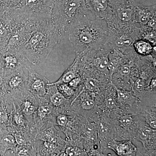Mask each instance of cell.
Listing matches in <instances>:
<instances>
[{
  "label": "cell",
  "instance_id": "obj_13",
  "mask_svg": "<svg viewBox=\"0 0 156 156\" xmlns=\"http://www.w3.org/2000/svg\"><path fill=\"white\" fill-rule=\"evenodd\" d=\"M13 100L15 105L26 118L30 127H35L33 117L41 103L39 98L33 95L26 88Z\"/></svg>",
  "mask_w": 156,
  "mask_h": 156
},
{
  "label": "cell",
  "instance_id": "obj_36",
  "mask_svg": "<svg viewBox=\"0 0 156 156\" xmlns=\"http://www.w3.org/2000/svg\"><path fill=\"white\" fill-rule=\"evenodd\" d=\"M15 156H36V154L31 145H17L15 148Z\"/></svg>",
  "mask_w": 156,
  "mask_h": 156
},
{
  "label": "cell",
  "instance_id": "obj_29",
  "mask_svg": "<svg viewBox=\"0 0 156 156\" xmlns=\"http://www.w3.org/2000/svg\"><path fill=\"white\" fill-rule=\"evenodd\" d=\"M126 59V55L120 50L112 49L109 50L108 70L110 76L111 80L114 73L125 62Z\"/></svg>",
  "mask_w": 156,
  "mask_h": 156
},
{
  "label": "cell",
  "instance_id": "obj_21",
  "mask_svg": "<svg viewBox=\"0 0 156 156\" xmlns=\"http://www.w3.org/2000/svg\"><path fill=\"white\" fill-rule=\"evenodd\" d=\"M116 92L117 101L120 108L125 111L135 114V108L140 101L139 98L134 95L132 91L117 89Z\"/></svg>",
  "mask_w": 156,
  "mask_h": 156
},
{
  "label": "cell",
  "instance_id": "obj_24",
  "mask_svg": "<svg viewBox=\"0 0 156 156\" xmlns=\"http://www.w3.org/2000/svg\"><path fill=\"white\" fill-rule=\"evenodd\" d=\"M107 148L113 151L118 156H134L137 154V147L131 140H112L108 144Z\"/></svg>",
  "mask_w": 156,
  "mask_h": 156
},
{
  "label": "cell",
  "instance_id": "obj_30",
  "mask_svg": "<svg viewBox=\"0 0 156 156\" xmlns=\"http://www.w3.org/2000/svg\"><path fill=\"white\" fill-rule=\"evenodd\" d=\"M17 145L13 134L6 129H0V156H5L7 151L14 150Z\"/></svg>",
  "mask_w": 156,
  "mask_h": 156
},
{
  "label": "cell",
  "instance_id": "obj_17",
  "mask_svg": "<svg viewBox=\"0 0 156 156\" xmlns=\"http://www.w3.org/2000/svg\"><path fill=\"white\" fill-rule=\"evenodd\" d=\"M0 64L5 76L20 68L30 66L26 59L15 50H7L1 53Z\"/></svg>",
  "mask_w": 156,
  "mask_h": 156
},
{
  "label": "cell",
  "instance_id": "obj_39",
  "mask_svg": "<svg viewBox=\"0 0 156 156\" xmlns=\"http://www.w3.org/2000/svg\"><path fill=\"white\" fill-rule=\"evenodd\" d=\"M1 55V54H0ZM0 67H1V64H0Z\"/></svg>",
  "mask_w": 156,
  "mask_h": 156
},
{
  "label": "cell",
  "instance_id": "obj_18",
  "mask_svg": "<svg viewBox=\"0 0 156 156\" xmlns=\"http://www.w3.org/2000/svg\"><path fill=\"white\" fill-rule=\"evenodd\" d=\"M50 81L39 74L31 66L28 68V80L26 87L31 93L39 98L47 94Z\"/></svg>",
  "mask_w": 156,
  "mask_h": 156
},
{
  "label": "cell",
  "instance_id": "obj_34",
  "mask_svg": "<svg viewBox=\"0 0 156 156\" xmlns=\"http://www.w3.org/2000/svg\"><path fill=\"white\" fill-rule=\"evenodd\" d=\"M56 86L58 91L65 98L71 101V102L78 95L75 91L70 87L67 83L59 84Z\"/></svg>",
  "mask_w": 156,
  "mask_h": 156
},
{
  "label": "cell",
  "instance_id": "obj_10",
  "mask_svg": "<svg viewBox=\"0 0 156 156\" xmlns=\"http://www.w3.org/2000/svg\"><path fill=\"white\" fill-rule=\"evenodd\" d=\"M109 114L115 122V140H132L137 128V115L127 112L120 108Z\"/></svg>",
  "mask_w": 156,
  "mask_h": 156
},
{
  "label": "cell",
  "instance_id": "obj_9",
  "mask_svg": "<svg viewBox=\"0 0 156 156\" xmlns=\"http://www.w3.org/2000/svg\"><path fill=\"white\" fill-rule=\"evenodd\" d=\"M137 120V128L131 140L132 142H140L142 145L137 153L139 152L141 156H156V129L150 127L144 118L138 115Z\"/></svg>",
  "mask_w": 156,
  "mask_h": 156
},
{
  "label": "cell",
  "instance_id": "obj_14",
  "mask_svg": "<svg viewBox=\"0 0 156 156\" xmlns=\"http://www.w3.org/2000/svg\"><path fill=\"white\" fill-rule=\"evenodd\" d=\"M28 67H21L5 76V82L8 92L14 98L19 96L26 89L25 83L28 80Z\"/></svg>",
  "mask_w": 156,
  "mask_h": 156
},
{
  "label": "cell",
  "instance_id": "obj_2",
  "mask_svg": "<svg viewBox=\"0 0 156 156\" xmlns=\"http://www.w3.org/2000/svg\"><path fill=\"white\" fill-rule=\"evenodd\" d=\"M108 27L104 19H88L87 16L76 20L68 28L70 41L76 54L90 49L104 47L107 38Z\"/></svg>",
  "mask_w": 156,
  "mask_h": 156
},
{
  "label": "cell",
  "instance_id": "obj_1",
  "mask_svg": "<svg viewBox=\"0 0 156 156\" xmlns=\"http://www.w3.org/2000/svg\"><path fill=\"white\" fill-rule=\"evenodd\" d=\"M63 37L51 19L37 23L25 43L17 50L29 64L38 65L46 61Z\"/></svg>",
  "mask_w": 156,
  "mask_h": 156
},
{
  "label": "cell",
  "instance_id": "obj_12",
  "mask_svg": "<svg viewBox=\"0 0 156 156\" xmlns=\"http://www.w3.org/2000/svg\"><path fill=\"white\" fill-rule=\"evenodd\" d=\"M96 124L98 141L105 152L107 149L108 142L116 139V132L114 121L109 113L102 112Z\"/></svg>",
  "mask_w": 156,
  "mask_h": 156
},
{
  "label": "cell",
  "instance_id": "obj_23",
  "mask_svg": "<svg viewBox=\"0 0 156 156\" xmlns=\"http://www.w3.org/2000/svg\"><path fill=\"white\" fill-rule=\"evenodd\" d=\"M39 130L36 136V139L51 143L66 145L65 140L61 137L60 131H57L54 124H49L45 125Z\"/></svg>",
  "mask_w": 156,
  "mask_h": 156
},
{
  "label": "cell",
  "instance_id": "obj_26",
  "mask_svg": "<svg viewBox=\"0 0 156 156\" xmlns=\"http://www.w3.org/2000/svg\"><path fill=\"white\" fill-rule=\"evenodd\" d=\"M135 112L143 117L150 127L156 129V105L148 106L141 103L140 101L135 108Z\"/></svg>",
  "mask_w": 156,
  "mask_h": 156
},
{
  "label": "cell",
  "instance_id": "obj_15",
  "mask_svg": "<svg viewBox=\"0 0 156 156\" xmlns=\"http://www.w3.org/2000/svg\"><path fill=\"white\" fill-rule=\"evenodd\" d=\"M116 89L110 82L96 95V103L101 111L111 113L119 109L117 101Z\"/></svg>",
  "mask_w": 156,
  "mask_h": 156
},
{
  "label": "cell",
  "instance_id": "obj_35",
  "mask_svg": "<svg viewBox=\"0 0 156 156\" xmlns=\"http://www.w3.org/2000/svg\"><path fill=\"white\" fill-rule=\"evenodd\" d=\"M11 113L0 105V129H7L11 125Z\"/></svg>",
  "mask_w": 156,
  "mask_h": 156
},
{
  "label": "cell",
  "instance_id": "obj_37",
  "mask_svg": "<svg viewBox=\"0 0 156 156\" xmlns=\"http://www.w3.org/2000/svg\"><path fill=\"white\" fill-rule=\"evenodd\" d=\"M67 84L75 91L78 95L84 88L83 80L81 76L74 78Z\"/></svg>",
  "mask_w": 156,
  "mask_h": 156
},
{
  "label": "cell",
  "instance_id": "obj_11",
  "mask_svg": "<svg viewBox=\"0 0 156 156\" xmlns=\"http://www.w3.org/2000/svg\"><path fill=\"white\" fill-rule=\"evenodd\" d=\"M81 140L88 156H105L99 144L96 123L82 120L80 131L77 136Z\"/></svg>",
  "mask_w": 156,
  "mask_h": 156
},
{
  "label": "cell",
  "instance_id": "obj_32",
  "mask_svg": "<svg viewBox=\"0 0 156 156\" xmlns=\"http://www.w3.org/2000/svg\"><path fill=\"white\" fill-rule=\"evenodd\" d=\"M140 29V39L147 41L156 46V30L147 26H142Z\"/></svg>",
  "mask_w": 156,
  "mask_h": 156
},
{
  "label": "cell",
  "instance_id": "obj_28",
  "mask_svg": "<svg viewBox=\"0 0 156 156\" xmlns=\"http://www.w3.org/2000/svg\"><path fill=\"white\" fill-rule=\"evenodd\" d=\"M64 152L61 156H88L81 140L76 136L73 139H66Z\"/></svg>",
  "mask_w": 156,
  "mask_h": 156
},
{
  "label": "cell",
  "instance_id": "obj_7",
  "mask_svg": "<svg viewBox=\"0 0 156 156\" xmlns=\"http://www.w3.org/2000/svg\"><path fill=\"white\" fill-rule=\"evenodd\" d=\"M136 0H109L111 16L108 27H118L135 23Z\"/></svg>",
  "mask_w": 156,
  "mask_h": 156
},
{
  "label": "cell",
  "instance_id": "obj_38",
  "mask_svg": "<svg viewBox=\"0 0 156 156\" xmlns=\"http://www.w3.org/2000/svg\"><path fill=\"white\" fill-rule=\"evenodd\" d=\"M149 27L156 30V17H153L148 22L147 25Z\"/></svg>",
  "mask_w": 156,
  "mask_h": 156
},
{
  "label": "cell",
  "instance_id": "obj_16",
  "mask_svg": "<svg viewBox=\"0 0 156 156\" xmlns=\"http://www.w3.org/2000/svg\"><path fill=\"white\" fill-rule=\"evenodd\" d=\"M58 113V110L50 104L41 102L33 117L35 127L39 131L49 123L56 126V117Z\"/></svg>",
  "mask_w": 156,
  "mask_h": 156
},
{
  "label": "cell",
  "instance_id": "obj_3",
  "mask_svg": "<svg viewBox=\"0 0 156 156\" xmlns=\"http://www.w3.org/2000/svg\"><path fill=\"white\" fill-rule=\"evenodd\" d=\"M88 11L85 0H55L51 22L63 37L70 25L79 17L87 16Z\"/></svg>",
  "mask_w": 156,
  "mask_h": 156
},
{
  "label": "cell",
  "instance_id": "obj_22",
  "mask_svg": "<svg viewBox=\"0 0 156 156\" xmlns=\"http://www.w3.org/2000/svg\"><path fill=\"white\" fill-rule=\"evenodd\" d=\"M88 11H91L96 18L104 19L107 21L111 16L109 0H85Z\"/></svg>",
  "mask_w": 156,
  "mask_h": 156
},
{
  "label": "cell",
  "instance_id": "obj_5",
  "mask_svg": "<svg viewBox=\"0 0 156 156\" xmlns=\"http://www.w3.org/2000/svg\"><path fill=\"white\" fill-rule=\"evenodd\" d=\"M108 27L105 46L109 51L118 49L124 53L126 50L133 47L134 42L140 39V29L134 24Z\"/></svg>",
  "mask_w": 156,
  "mask_h": 156
},
{
  "label": "cell",
  "instance_id": "obj_27",
  "mask_svg": "<svg viewBox=\"0 0 156 156\" xmlns=\"http://www.w3.org/2000/svg\"><path fill=\"white\" fill-rule=\"evenodd\" d=\"M80 76V67L79 59L76 56L71 65L65 71L62 75L56 82L51 83L49 85H57L68 83L74 78Z\"/></svg>",
  "mask_w": 156,
  "mask_h": 156
},
{
  "label": "cell",
  "instance_id": "obj_19",
  "mask_svg": "<svg viewBox=\"0 0 156 156\" xmlns=\"http://www.w3.org/2000/svg\"><path fill=\"white\" fill-rule=\"evenodd\" d=\"M40 99L41 103L46 102L51 104L62 112L66 113L70 106L71 101L66 99L58 91L56 85H49L47 94Z\"/></svg>",
  "mask_w": 156,
  "mask_h": 156
},
{
  "label": "cell",
  "instance_id": "obj_4",
  "mask_svg": "<svg viewBox=\"0 0 156 156\" xmlns=\"http://www.w3.org/2000/svg\"><path fill=\"white\" fill-rule=\"evenodd\" d=\"M96 95L83 89L72 101L66 113L76 115L81 119L96 123L102 113L96 103Z\"/></svg>",
  "mask_w": 156,
  "mask_h": 156
},
{
  "label": "cell",
  "instance_id": "obj_6",
  "mask_svg": "<svg viewBox=\"0 0 156 156\" xmlns=\"http://www.w3.org/2000/svg\"><path fill=\"white\" fill-rule=\"evenodd\" d=\"M109 53V51L105 45L101 48L85 50L76 54L80 67V75L86 71L110 76L108 70Z\"/></svg>",
  "mask_w": 156,
  "mask_h": 156
},
{
  "label": "cell",
  "instance_id": "obj_20",
  "mask_svg": "<svg viewBox=\"0 0 156 156\" xmlns=\"http://www.w3.org/2000/svg\"><path fill=\"white\" fill-rule=\"evenodd\" d=\"M15 30L14 21L9 13H0V54L4 52L9 38Z\"/></svg>",
  "mask_w": 156,
  "mask_h": 156
},
{
  "label": "cell",
  "instance_id": "obj_25",
  "mask_svg": "<svg viewBox=\"0 0 156 156\" xmlns=\"http://www.w3.org/2000/svg\"><path fill=\"white\" fill-rule=\"evenodd\" d=\"M156 5L145 6L137 2L135 7V23H138L142 26H146L153 17H156Z\"/></svg>",
  "mask_w": 156,
  "mask_h": 156
},
{
  "label": "cell",
  "instance_id": "obj_31",
  "mask_svg": "<svg viewBox=\"0 0 156 156\" xmlns=\"http://www.w3.org/2000/svg\"><path fill=\"white\" fill-rule=\"evenodd\" d=\"M134 51L141 56L156 55V46L150 42L143 39H139L134 42L133 45Z\"/></svg>",
  "mask_w": 156,
  "mask_h": 156
},
{
  "label": "cell",
  "instance_id": "obj_8",
  "mask_svg": "<svg viewBox=\"0 0 156 156\" xmlns=\"http://www.w3.org/2000/svg\"><path fill=\"white\" fill-rule=\"evenodd\" d=\"M55 0H23L16 11L29 22L37 23L51 19V13Z\"/></svg>",
  "mask_w": 156,
  "mask_h": 156
},
{
  "label": "cell",
  "instance_id": "obj_33",
  "mask_svg": "<svg viewBox=\"0 0 156 156\" xmlns=\"http://www.w3.org/2000/svg\"><path fill=\"white\" fill-rule=\"evenodd\" d=\"M23 0H0V13L19 8Z\"/></svg>",
  "mask_w": 156,
  "mask_h": 156
}]
</instances>
